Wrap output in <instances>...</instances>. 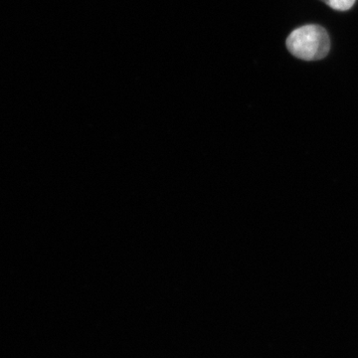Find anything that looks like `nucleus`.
Returning <instances> with one entry per match:
<instances>
[{"label":"nucleus","instance_id":"nucleus-1","mask_svg":"<svg viewBox=\"0 0 358 358\" xmlns=\"http://www.w3.org/2000/svg\"><path fill=\"white\" fill-rule=\"evenodd\" d=\"M287 48L305 61L322 60L329 54L331 40L324 27L308 24L294 29L286 41Z\"/></svg>","mask_w":358,"mask_h":358},{"label":"nucleus","instance_id":"nucleus-2","mask_svg":"<svg viewBox=\"0 0 358 358\" xmlns=\"http://www.w3.org/2000/svg\"><path fill=\"white\" fill-rule=\"evenodd\" d=\"M320 1L324 2L334 10L346 11L350 10L355 6L357 0H320Z\"/></svg>","mask_w":358,"mask_h":358}]
</instances>
